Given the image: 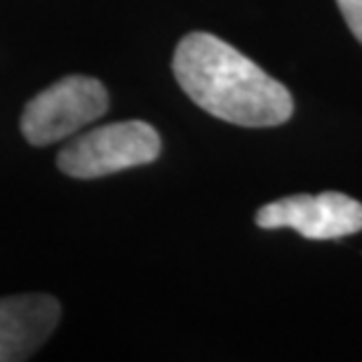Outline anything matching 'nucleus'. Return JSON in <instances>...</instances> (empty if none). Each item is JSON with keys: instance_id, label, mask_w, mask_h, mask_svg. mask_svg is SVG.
I'll return each mask as SVG.
<instances>
[{"instance_id": "obj_1", "label": "nucleus", "mask_w": 362, "mask_h": 362, "mask_svg": "<svg viewBox=\"0 0 362 362\" xmlns=\"http://www.w3.org/2000/svg\"><path fill=\"white\" fill-rule=\"evenodd\" d=\"M177 83L209 115L240 127H275L292 118L282 83L212 33H188L172 59Z\"/></svg>"}, {"instance_id": "obj_2", "label": "nucleus", "mask_w": 362, "mask_h": 362, "mask_svg": "<svg viewBox=\"0 0 362 362\" xmlns=\"http://www.w3.org/2000/svg\"><path fill=\"white\" fill-rule=\"evenodd\" d=\"M160 156V136L148 122L125 120L90 129L71 141L57 158L64 175L99 179L113 172L153 163Z\"/></svg>"}, {"instance_id": "obj_3", "label": "nucleus", "mask_w": 362, "mask_h": 362, "mask_svg": "<svg viewBox=\"0 0 362 362\" xmlns=\"http://www.w3.org/2000/svg\"><path fill=\"white\" fill-rule=\"evenodd\" d=\"M108 94L97 78L66 76L33 97L21 115V132L33 146L62 141L106 113Z\"/></svg>"}, {"instance_id": "obj_4", "label": "nucleus", "mask_w": 362, "mask_h": 362, "mask_svg": "<svg viewBox=\"0 0 362 362\" xmlns=\"http://www.w3.org/2000/svg\"><path fill=\"white\" fill-rule=\"evenodd\" d=\"M262 228H294L308 240H334L362 230V205L344 193L289 195L257 212Z\"/></svg>"}, {"instance_id": "obj_5", "label": "nucleus", "mask_w": 362, "mask_h": 362, "mask_svg": "<svg viewBox=\"0 0 362 362\" xmlns=\"http://www.w3.org/2000/svg\"><path fill=\"white\" fill-rule=\"evenodd\" d=\"M59 301L49 294L0 299V362L31 358L59 325Z\"/></svg>"}, {"instance_id": "obj_6", "label": "nucleus", "mask_w": 362, "mask_h": 362, "mask_svg": "<svg viewBox=\"0 0 362 362\" xmlns=\"http://www.w3.org/2000/svg\"><path fill=\"white\" fill-rule=\"evenodd\" d=\"M337 5L353 35L362 42V0H337Z\"/></svg>"}]
</instances>
